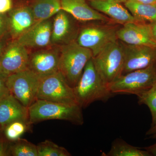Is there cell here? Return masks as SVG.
I'll return each mask as SVG.
<instances>
[{"mask_svg": "<svg viewBox=\"0 0 156 156\" xmlns=\"http://www.w3.org/2000/svg\"><path fill=\"white\" fill-rule=\"evenodd\" d=\"M92 58L87 62L81 77L73 88L78 104L82 108L98 101L105 102L115 95L98 74Z\"/></svg>", "mask_w": 156, "mask_h": 156, "instance_id": "6da1fadb", "label": "cell"}, {"mask_svg": "<svg viewBox=\"0 0 156 156\" xmlns=\"http://www.w3.org/2000/svg\"><path fill=\"white\" fill-rule=\"evenodd\" d=\"M82 23L76 41L81 47L91 50L93 57L107 45L118 40L117 32L122 26L112 21Z\"/></svg>", "mask_w": 156, "mask_h": 156, "instance_id": "7a4b0ae2", "label": "cell"}, {"mask_svg": "<svg viewBox=\"0 0 156 156\" xmlns=\"http://www.w3.org/2000/svg\"><path fill=\"white\" fill-rule=\"evenodd\" d=\"M82 109L78 105L37 99L28 108L29 124L31 125L46 120H60L82 125L84 119Z\"/></svg>", "mask_w": 156, "mask_h": 156, "instance_id": "3957f363", "label": "cell"}, {"mask_svg": "<svg viewBox=\"0 0 156 156\" xmlns=\"http://www.w3.org/2000/svg\"><path fill=\"white\" fill-rule=\"evenodd\" d=\"M58 71L70 87L78 83L88 62L93 57L91 50L83 48L76 41L61 46Z\"/></svg>", "mask_w": 156, "mask_h": 156, "instance_id": "277c9868", "label": "cell"}, {"mask_svg": "<svg viewBox=\"0 0 156 156\" xmlns=\"http://www.w3.org/2000/svg\"><path fill=\"white\" fill-rule=\"evenodd\" d=\"M156 83V62L147 67L122 75L109 84L114 94H133L136 96L147 92Z\"/></svg>", "mask_w": 156, "mask_h": 156, "instance_id": "5b68a950", "label": "cell"}, {"mask_svg": "<svg viewBox=\"0 0 156 156\" xmlns=\"http://www.w3.org/2000/svg\"><path fill=\"white\" fill-rule=\"evenodd\" d=\"M92 58L95 69L108 86L122 75L125 57L119 40L107 45Z\"/></svg>", "mask_w": 156, "mask_h": 156, "instance_id": "8992f818", "label": "cell"}, {"mask_svg": "<svg viewBox=\"0 0 156 156\" xmlns=\"http://www.w3.org/2000/svg\"><path fill=\"white\" fill-rule=\"evenodd\" d=\"M41 78L28 69L8 76L6 86L23 105L29 108L37 99Z\"/></svg>", "mask_w": 156, "mask_h": 156, "instance_id": "52a82bcc", "label": "cell"}, {"mask_svg": "<svg viewBox=\"0 0 156 156\" xmlns=\"http://www.w3.org/2000/svg\"><path fill=\"white\" fill-rule=\"evenodd\" d=\"M37 98L57 103L78 105L73 88L59 71L41 78Z\"/></svg>", "mask_w": 156, "mask_h": 156, "instance_id": "ba28073f", "label": "cell"}, {"mask_svg": "<svg viewBox=\"0 0 156 156\" xmlns=\"http://www.w3.org/2000/svg\"><path fill=\"white\" fill-rule=\"evenodd\" d=\"M60 47L50 46L30 51L27 69L42 78L58 71Z\"/></svg>", "mask_w": 156, "mask_h": 156, "instance_id": "9c48e42d", "label": "cell"}, {"mask_svg": "<svg viewBox=\"0 0 156 156\" xmlns=\"http://www.w3.org/2000/svg\"><path fill=\"white\" fill-rule=\"evenodd\" d=\"M14 5L7 14L8 33L11 40H17L36 23L27 0H13Z\"/></svg>", "mask_w": 156, "mask_h": 156, "instance_id": "30bf717a", "label": "cell"}, {"mask_svg": "<svg viewBox=\"0 0 156 156\" xmlns=\"http://www.w3.org/2000/svg\"><path fill=\"white\" fill-rule=\"evenodd\" d=\"M30 51L11 40L0 55V72L7 76L27 69Z\"/></svg>", "mask_w": 156, "mask_h": 156, "instance_id": "8fae6325", "label": "cell"}, {"mask_svg": "<svg viewBox=\"0 0 156 156\" xmlns=\"http://www.w3.org/2000/svg\"><path fill=\"white\" fill-rule=\"evenodd\" d=\"M53 17L51 45L61 47L76 41L80 23L62 10Z\"/></svg>", "mask_w": 156, "mask_h": 156, "instance_id": "7c38bea8", "label": "cell"}, {"mask_svg": "<svg viewBox=\"0 0 156 156\" xmlns=\"http://www.w3.org/2000/svg\"><path fill=\"white\" fill-rule=\"evenodd\" d=\"M122 43L125 57L122 75L144 68L156 62V47Z\"/></svg>", "mask_w": 156, "mask_h": 156, "instance_id": "4fadbf2b", "label": "cell"}, {"mask_svg": "<svg viewBox=\"0 0 156 156\" xmlns=\"http://www.w3.org/2000/svg\"><path fill=\"white\" fill-rule=\"evenodd\" d=\"M16 121H21L30 125L28 108L23 105L8 89L0 94V127L2 131Z\"/></svg>", "mask_w": 156, "mask_h": 156, "instance_id": "5bb4252c", "label": "cell"}, {"mask_svg": "<svg viewBox=\"0 0 156 156\" xmlns=\"http://www.w3.org/2000/svg\"><path fill=\"white\" fill-rule=\"evenodd\" d=\"M52 18L36 23L30 29L15 40L30 51L31 50L43 49L52 46Z\"/></svg>", "mask_w": 156, "mask_h": 156, "instance_id": "9a60e30c", "label": "cell"}, {"mask_svg": "<svg viewBox=\"0 0 156 156\" xmlns=\"http://www.w3.org/2000/svg\"><path fill=\"white\" fill-rule=\"evenodd\" d=\"M117 37L121 41L128 44L156 47L151 35L148 24L139 22L126 23L119 29Z\"/></svg>", "mask_w": 156, "mask_h": 156, "instance_id": "2e32d148", "label": "cell"}, {"mask_svg": "<svg viewBox=\"0 0 156 156\" xmlns=\"http://www.w3.org/2000/svg\"><path fill=\"white\" fill-rule=\"evenodd\" d=\"M60 1L62 10L70 14L80 23L112 21L108 17L92 8L87 0Z\"/></svg>", "mask_w": 156, "mask_h": 156, "instance_id": "e0dca14e", "label": "cell"}, {"mask_svg": "<svg viewBox=\"0 0 156 156\" xmlns=\"http://www.w3.org/2000/svg\"><path fill=\"white\" fill-rule=\"evenodd\" d=\"M87 1L92 8L105 15L115 23L123 25L128 23L138 22L119 0Z\"/></svg>", "mask_w": 156, "mask_h": 156, "instance_id": "ac0fdd59", "label": "cell"}, {"mask_svg": "<svg viewBox=\"0 0 156 156\" xmlns=\"http://www.w3.org/2000/svg\"><path fill=\"white\" fill-rule=\"evenodd\" d=\"M37 22L53 18L62 10L60 0H27Z\"/></svg>", "mask_w": 156, "mask_h": 156, "instance_id": "d6986e66", "label": "cell"}, {"mask_svg": "<svg viewBox=\"0 0 156 156\" xmlns=\"http://www.w3.org/2000/svg\"><path fill=\"white\" fill-rule=\"evenodd\" d=\"M137 22L149 24L156 22V4L150 5L128 0L124 3Z\"/></svg>", "mask_w": 156, "mask_h": 156, "instance_id": "ffe728a7", "label": "cell"}, {"mask_svg": "<svg viewBox=\"0 0 156 156\" xmlns=\"http://www.w3.org/2000/svg\"><path fill=\"white\" fill-rule=\"evenodd\" d=\"M103 154L106 156H151L145 150L133 146L121 138L115 140L108 152Z\"/></svg>", "mask_w": 156, "mask_h": 156, "instance_id": "44dd1931", "label": "cell"}, {"mask_svg": "<svg viewBox=\"0 0 156 156\" xmlns=\"http://www.w3.org/2000/svg\"><path fill=\"white\" fill-rule=\"evenodd\" d=\"M9 156H38L37 145L20 138L10 141Z\"/></svg>", "mask_w": 156, "mask_h": 156, "instance_id": "7402d4cb", "label": "cell"}, {"mask_svg": "<svg viewBox=\"0 0 156 156\" xmlns=\"http://www.w3.org/2000/svg\"><path fill=\"white\" fill-rule=\"evenodd\" d=\"M38 156H70L65 148L59 146L52 141L45 140L37 145Z\"/></svg>", "mask_w": 156, "mask_h": 156, "instance_id": "603a6c76", "label": "cell"}, {"mask_svg": "<svg viewBox=\"0 0 156 156\" xmlns=\"http://www.w3.org/2000/svg\"><path fill=\"white\" fill-rule=\"evenodd\" d=\"M30 125L21 121H16L9 124L3 130L5 136L10 141H14L28 130Z\"/></svg>", "mask_w": 156, "mask_h": 156, "instance_id": "cb8c5ba5", "label": "cell"}, {"mask_svg": "<svg viewBox=\"0 0 156 156\" xmlns=\"http://www.w3.org/2000/svg\"><path fill=\"white\" fill-rule=\"evenodd\" d=\"M139 105H145L148 107L152 117V122L156 119V83L147 92L137 96Z\"/></svg>", "mask_w": 156, "mask_h": 156, "instance_id": "d4e9b609", "label": "cell"}, {"mask_svg": "<svg viewBox=\"0 0 156 156\" xmlns=\"http://www.w3.org/2000/svg\"><path fill=\"white\" fill-rule=\"evenodd\" d=\"M8 23L7 14H0V39L8 35Z\"/></svg>", "mask_w": 156, "mask_h": 156, "instance_id": "484cf974", "label": "cell"}, {"mask_svg": "<svg viewBox=\"0 0 156 156\" xmlns=\"http://www.w3.org/2000/svg\"><path fill=\"white\" fill-rule=\"evenodd\" d=\"M1 132V131H0ZM10 141L0 134V156H9Z\"/></svg>", "mask_w": 156, "mask_h": 156, "instance_id": "4316f807", "label": "cell"}, {"mask_svg": "<svg viewBox=\"0 0 156 156\" xmlns=\"http://www.w3.org/2000/svg\"><path fill=\"white\" fill-rule=\"evenodd\" d=\"M13 5V0H0V14H8L11 11Z\"/></svg>", "mask_w": 156, "mask_h": 156, "instance_id": "83f0119b", "label": "cell"}, {"mask_svg": "<svg viewBox=\"0 0 156 156\" xmlns=\"http://www.w3.org/2000/svg\"><path fill=\"white\" fill-rule=\"evenodd\" d=\"M7 77L8 76L0 72V94L8 89L6 86Z\"/></svg>", "mask_w": 156, "mask_h": 156, "instance_id": "f1b7e54d", "label": "cell"}, {"mask_svg": "<svg viewBox=\"0 0 156 156\" xmlns=\"http://www.w3.org/2000/svg\"><path fill=\"white\" fill-rule=\"evenodd\" d=\"M11 40L9 35L4 37L3 38L0 39V55L3 52L4 49L7 46V44Z\"/></svg>", "mask_w": 156, "mask_h": 156, "instance_id": "f546056e", "label": "cell"}, {"mask_svg": "<svg viewBox=\"0 0 156 156\" xmlns=\"http://www.w3.org/2000/svg\"><path fill=\"white\" fill-rule=\"evenodd\" d=\"M146 134L151 136L153 138L156 136V119L154 122H152L150 128L148 130Z\"/></svg>", "mask_w": 156, "mask_h": 156, "instance_id": "4dcf8cb0", "label": "cell"}, {"mask_svg": "<svg viewBox=\"0 0 156 156\" xmlns=\"http://www.w3.org/2000/svg\"><path fill=\"white\" fill-rule=\"evenodd\" d=\"M152 38L156 44V22L148 24Z\"/></svg>", "mask_w": 156, "mask_h": 156, "instance_id": "1f68e13d", "label": "cell"}, {"mask_svg": "<svg viewBox=\"0 0 156 156\" xmlns=\"http://www.w3.org/2000/svg\"><path fill=\"white\" fill-rule=\"evenodd\" d=\"M154 138H156V136H155ZM143 149L147 151L151 156H156V143L153 145L147 147L143 148Z\"/></svg>", "mask_w": 156, "mask_h": 156, "instance_id": "d6a6232c", "label": "cell"}, {"mask_svg": "<svg viewBox=\"0 0 156 156\" xmlns=\"http://www.w3.org/2000/svg\"><path fill=\"white\" fill-rule=\"evenodd\" d=\"M131 1L144 4H150V5L156 4V0H131Z\"/></svg>", "mask_w": 156, "mask_h": 156, "instance_id": "836d02e7", "label": "cell"}, {"mask_svg": "<svg viewBox=\"0 0 156 156\" xmlns=\"http://www.w3.org/2000/svg\"><path fill=\"white\" fill-rule=\"evenodd\" d=\"M119 1H120V2H121L122 3H125L127 1H128V0H119Z\"/></svg>", "mask_w": 156, "mask_h": 156, "instance_id": "e575fe53", "label": "cell"}, {"mask_svg": "<svg viewBox=\"0 0 156 156\" xmlns=\"http://www.w3.org/2000/svg\"><path fill=\"white\" fill-rule=\"evenodd\" d=\"M2 131V129H1V127H0V131Z\"/></svg>", "mask_w": 156, "mask_h": 156, "instance_id": "d590c367", "label": "cell"}]
</instances>
